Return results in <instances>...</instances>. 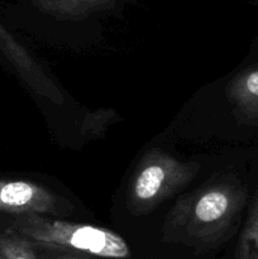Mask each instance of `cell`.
Listing matches in <instances>:
<instances>
[{
  "mask_svg": "<svg viewBox=\"0 0 258 259\" xmlns=\"http://www.w3.org/2000/svg\"><path fill=\"white\" fill-rule=\"evenodd\" d=\"M247 200L240 181L222 177L180 197L164 219L163 243L197 252L217 249L232 237Z\"/></svg>",
  "mask_w": 258,
  "mask_h": 259,
  "instance_id": "cell-1",
  "label": "cell"
},
{
  "mask_svg": "<svg viewBox=\"0 0 258 259\" xmlns=\"http://www.w3.org/2000/svg\"><path fill=\"white\" fill-rule=\"evenodd\" d=\"M10 229L24 237L34 248L86 253L106 259H126L132 255L126 240L106 228L25 215L15 218Z\"/></svg>",
  "mask_w": 258,
  "mask_h": 259,
  "instance_id": "cell-2",
  "label": "cell"
},
{
  "mask_svg": "<svg viewBox=\"0 0 258 259\" xmlns=\"http://www.w3.org/2000/svg\"><path fill=\"white\" fill-rule=\"evenodd\" d=\"M201 164L181 161L162 149H149L137 164L126 190V207L134 217H143L186 187Z\"/></svg>",
  "mask_w": 258,
  "mask_h": 259,
  "instance_id": "cell-3",
  "label": "cell"
},
{
  "mask_svg": "<svg viewBox=\"0 0 258 259\" xmlns=\"http://www.w3.org/2000/svg\"><path fill=\"white\" fill-rule=\"evenodd\" d=\"M0 53L20 80L39 98L56 105L63 104V94L29 51L0 22Z\"/></svg>",
  "mask_w": 258,
  "mask_h": 259,
  "instance_id": "cell-4",
  "label": "cell"
},
{
  "mask_svg": "<svg viewBox=\"0 0 258 259\" xmlns=\"http://www.w3.org/2000/svg\"><path fill=\"white\" fill-rule=\"evenodd\" d=\"M60 199L40 185L24 180H0V212L15 217L57 214Z\"/></svg>",
  "mask_w": 258,
  "mask_h": 259,
  "instance_id": "cell-5",
  "label": "cell"
},
{
  "mask_svg": "<svg viewBox=\"0 0 258 259\" xmlns=\"http://www.w3.org/2000/svg\"><path fill=\"white\" fill-rule=\"evenodd\" d=\"M227 98L240 123L258 125V66L245 68L229 81Z\"/></svg>",
  "mask_w": 258,
  "mask_h": 259,
  "instance_id": "cell-6",
  "label": "cell"
},
{
  "mask_svg": "<svg viewBox=\"0 0 258 259\" xmlns=\"http://www.w3.org/2000/svg\"><path fill=\"white\" fill-rule=\"evenodd\" d=\"M35 8L60 20H81L110 9L119 0H29Z\"/></svg>",
  "mask_w": 258,
  "mask_h": 259,
  "instance_id": "cell-7",
  "label": "cell"
},
{
  "mask_svg": "<svg viewBox=\"0 0 258 259\" xmlns=\"http://www.w3.org/2000/svg\"><path fill=\"white\" fill-rule=\"evenodd\" d=\"M235 258L258 259V189L253 206L235 248Z\"/></svg>",
  "mask_w": 258,
  "mask_h": 259,
  "instance_id": "cell-8",
  "label": "cell"
},
{
  "mask_svg": "<svg viewBox=\"0 0 258 259\" xmlns=\"http://www.w3.org/2000/svg\"><path fill=\"white\" fill-rule=\"evenodd\" d=\"M120 116L114 109L100 108L89 111L82 119L80 134L82 138H101L111 125L118 123Z\"/></svg>",
  "mask_w": 258,
  "mask_h": 259,
  "instance_id": "cell-9",
  "label": "cell"
},
{
  "mask_svg": "<svg viewBox=\"0 0 258 259\" xmlns=\"http://www.w3.org/2000/svg\"><path fill=\"white\" fill-rule=\"evenodd\" d=\"M35 248L13 229L0 232V254L3 259H37Z\"/></svg>",
  "mask_w": 258,
  "mask_h": 259,
  "instance_id": "cell-10",
  "label": "cell"
},
{
  "mask_svg": "<svg viewBox=\"0 0 258 259\" xmlns=\"http://www.w3.org/2000/svg\"><path fill=\"white\" fill-rule=\"evenodd\" d=\"M57 259H82V258L73 257V255H62V257H58Z\"/></svg>",
  "mask_w": 258,
  "mask_h": 259,
  "instance_id": "cell-11",
  "label": "cell"
},
{
  "mask_svg": "<svg viewBox=\"0 0 258 259\" xmlns=\"http://www.w3.org/2000/svg\"><path fill=\"white\" fill-rule=\"evenodd\" d=\"M0 259H3V257H2V254H0Z\"/></svg>",
  "mask_w": 258,
  "mask_h": 259,
  "instance_id": "cell-12",
  "label": "cell"
}]
</instances>
